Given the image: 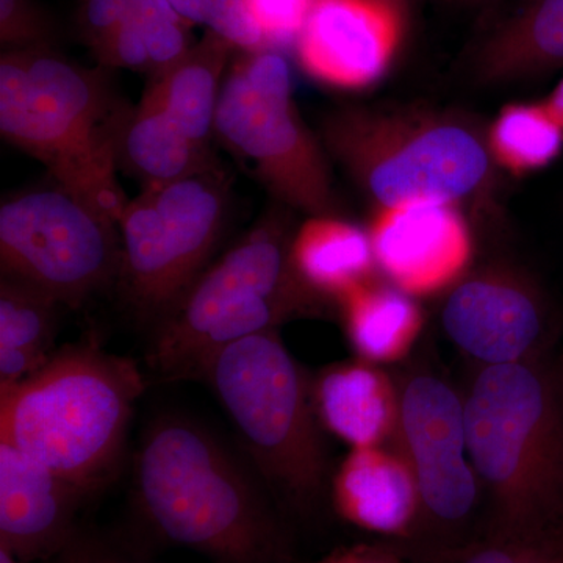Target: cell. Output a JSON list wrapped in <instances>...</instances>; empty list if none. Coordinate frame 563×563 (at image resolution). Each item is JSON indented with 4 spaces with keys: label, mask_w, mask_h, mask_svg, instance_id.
<instances>
[{
    "label": "cell",
    "mask_w": 563,
    "mask_h": 563,
    "mask_svg": "<svg viewBox=\"0 0 563 563\" xmlns=\"http://www.w3.org/2000/svg\"><path fill=\"white\" fill-rule=\"evenodd\" d=\"M102 68L139 70L151 76L150 52L144 43L143 31L132 21L124 20L91 51Z\"/></svg>",
    "instance_id": "83f0119b"
},
{
    "label": "cell",
    "mask_w": 563,
    "mask_h": 563,
    "mask_svg": "<svg viewBox=\"0 0 563 563\" xmlns=\"http://www.w3.org/2000/svg\"><path fill=\"white\" fill-rule=\"evenodd\" d=\"M398 5H401L404 10H409V3L412 2V0H395Z\"/></svg>",
    "instance_id": "60d3db41"
},
{
    "label": "cell",
    "mask_w": 563,
    "mask_h": 563,
    "mask_svg": "<svg viewBox=\"0 0 563 563\" xmlns=\"http://www.w3.org/2000/svg\"><path fill=\"white\" fill-rule=\"evenodd\" d=\"M0 563H18V559L5 548H0Z\"/></svg>",
    "instance_id": "f35d334b"
},
{
    "label": "cell",
    "mask_w": 563,
    "mask_h": 563,
    "mask_svg": "<svg viewBox=\"0 0 563 563\" xmlns=\"http://www.w3.org/2000/svg\"><path fill=\"white\" fill-rule=\"evenodd\" d=\"M133 106L106 68H85L54 47L5 49L0 57V135L111 220L128 199L118 151Z\"/></svg>",
    "instance_id": "3957f363"
},
{
    "label": "cell",
    "mask_w": 563,
    "mask_h": 563,
    "mask_svg": "<svg viewBox=\"0 0 563 563\" xmlns=\"http://www.w3.org/2000/svg\"><path fill=\"white\" fill-rule=\"evenodd\" d=\"M563 65V0H528L477 52L485 84L529 79Z\"/></svg>",
    "instance_id": "ffe728a7"
},
{
    "label": "cell",
    "mask_w": 563,
    "mask_h": 563,
    "mask_svg": "<svg viewBox=\"0 0 563 563\" xmlns=\"http://www.w3.org/2000/svg\"><path fill=\"white\" fill-rule=\"evenodd\" d=\"M465 401L474 472L490 498L493 532H563V387L550 355L479 366Z\"/></svg>",
    "instance_id": "6da1fadb"
},
{
    "label": "cell",
    "mask_w": 563,
    "mask_h": 563,
    "mask_svg": "<svg viewBox=\"0 0 563 563\" xmlns=\"http://www.w3.org/2000/svg\"><path fill=\"white\" fill-rule=\"evenodd\" d=\"M62 303L25 282L0 280V385L16 384L54 354Z\"/></svg>",
    "instance_id": "603a6c76"
},
{
    "label": "cell",
    "mask_w": 563,
    "mask_h": 563,
    "mask_svg": "<svg viewBox=\"0 0 563 563\" xmlns=\"http://www.w3.org/2000/svg\"><path fill=\"white\" fill-rule=\"evenodd\" d=\"M191 27L185 21H163L143 29L152 65L150 79H155L173 68L195 46Z\"/></svg>",
    "instance_id": "f1b7e54d"
},
{
    "label": "cell",
    "mask_w": 563,
    "mask_h": 563,
    "mask_svg": "<svg viewBox=\"0 0 563 563\" xmlns=\"http://www.w3.org/2000/svg\"><path fill=\"white\" fill-rule=\"evenodd\" d=\"M125 20L139 25L141 31L163 21H185L169 5L168 0H121ZM187 22V21H185Z\"/></svg>",
    "instance_id": "1f68e13d"
},
{
    "label": "cell",
    "mask_w": 563,
    "mask_h": 563,
    "mask_svg": "<svg viewBox=\"0 0 563 563\" xmlns=\"http://www.w3.org/2000/svg\"><path fill=\"white\" fill-rule=\"evenodd\" d=\"M442 328L479 366L509 365L548 355L554 314L532 277L493 266L455 282L444 299Z\"/></svg>",
    "instance_id": "7c38bea8"
},
{
    "label": "cell",
    "mask_w": 563,
    "mask_h": 563,
    "mask_svg": "<svg viewBox=\"0 0 563 563\" xmlns=\"http://www.w3.org/2000/svg\"><path fill=\"white\" fill-rule=\"evenodd\" d=\"M60 563H140L118 558V555L106 553V551L92 550V548L77 547L70 542L65 550Z\"/></svg>",
    "instance_id": "e575fe53"
},
{
    "label": "cell",
    "mask_w": 563,
    "mask_h": 563,
    "mask_svg": "<svg viewBox=\"0 0 563 563\" xmlns=\"http://www.w3.org/2000/svg\"><path fill=\"white\" fill-rule=\"evenodd\" d=\"M55 24L35 0H0V43L5 49L52 47Z\"/></svg>",
    "instance_id": "d4e9b609"
},
{
    "label": "cell",
    "mask_w": 563,
    "mask_h": 563,
    "mask_svg": "<svg viewBox=\"0 0 563 563\" xmlns=\"http://www.w3.org/2000/svg\"><path fill=\"white\" fill-rule=\"evenodd\" d=\"M531 540L492 533L490 539L463 551L454 563H523Z\"/></svg>",
    "instance_id": "4dcf8cb0"
},
{
    "label": "cell",
    "mask_w": 563,
    "mask_h": 563,
    "mask_svg": "<svg viewBox=\"0 0 563 563\" xmlns=\"http://www.w3.org/2000/svg\"><path fill=\"white\" fill-rule=\"evenodd\" d=\"M553 111L554 117L558 118L559 122L563 125V79L561 84L555 87V90L551 92L550 98L544 101Z\"/></svg>",
    "instance_id": "8d00e7d4"
},
{
    "label": "cell",
    "mask_w": 563,
    "mask_h": 563,
    "mask_svg": "<svg viewBox=\"0 0 563 563\" xmlns=\"http://www.w3.org/2000/svg\"><path fill=\"white\" fill-rule=\"evenodd\" d=\"M493 161L523 176L547 168L562 154L563 125L547 102L510 103L487 132Z\"/></svg>",
    "instance_id": "cb8c5ba5"
},
{
    "label": "cell",
    "mask_w": 563,
    "mask_h": 563,
    "mask_svg": "<svg viewBox=\"0 0 563 563\" xmlns=\"http://www.w3.org/2000/svg\"><path fill=\"white\" fill-rule=\"evenodd\" d=\"M555 365H558V372H559V376H561V383H562V387H563V350H562L561 354H559V357L555 358Z\"/></svg>",
    "instance_id": "ab89813d"
},
{
    "label": "cell",
    "mask_w": 563,
    "mask_h": 563,
    "mask_svg": "<svg viewBox=\"0 0 563 563\" xmlns=\"http://www.w3.org/2000/svg\"><path fill=\"white\" fill-rule=\"evenodd\" d=\"M135 501L162 539L218 563H280L269 504L207 429L180 415L147 424L135 457Z\"/></svg>",
    "instance_id": "7a4b0ae2"
},
{
    "label": "cell",
    "mask_w": 563,
    "mask_h": 563,
    "mask_svg": "<svg viewBox=\"0 0 563 563\" xmlns=\"http://www.w3.org/2000/svg\"><path fill=\"white\" fill-rule=\"evenodd\" d=\"M0 266L2 276L80 307L117 284L120 228L60 185L18 192L0 206Z\"/></svg>",
    "instance_id": "30bf717a"
},
{
    "label": "cell",
    "mask_w": 563,
    "mask_h": 563,
    "mask_svg": "<svg viewBox=\"0 0 563 563\" xmlns=\"http://www.w3.org/2000/svg\"><path fill=\"white\" fill-rule=\"evenodd\" d=\"M201 380L224 407L268 490L291 509H310L328 483V450L312 387L276 329L225 346Z\"/></svg>",
    "instance_id": "8992f818"
},
{
    "label": "cell",
    "mask_w": 563,
    "mask_h": 563,
    "mask_svg": "<svg viewBox=\"0 0 563 563\" xmlns=\"http://www.w3.org/2000/svg\"><path fill=\"white\" fill-rule=\"evenodd\" d=\"M236 47L213 31L203 33L173 68L147 81L181 132L210 147L214 114L225 74Z\"/></svg>",
    "instance_id": "44dd1931"
},
{
    "label": "cell",
    "mask_w": 563,
    "mask_h": 563,
    "mask_svg": "<svg viewBox=\"0 0 563 563\" xmlns=\"http://www.w3.org/2000/svg\"><path fill=\"white\" fill-rule=\"evenodd\" d=\"M320 141L377 209L457 203L476 195L492 173L487 136L443 111L344 107L322 118Z\"/></svg>",
    "instance_id": "52a82bcc"
},
{
    "label": "cell",
    "mask_w": 563,
    "mask_h": 563,
    "mask_svg": "<svg viewBox=\"0 0 563 563\" xmlns=\"http://www.w3.org/2000/svg\"><path fill=\"white\" fill-rule=\"evenodd\" d=\"M317 563H329V561H328V558H325V559H322V561L317 562Z\"/></svg>",
    "instance_id": "b9f144b4"
},
{
    "label": "cell",
    "mask_w": 563,
    "mask_h": 563,
    "mask_svg": "<svg viewBox=\"0 0 563 563\" xmlns=\"http://www.w3.org/2000/svg\"><path fill=\"white\" fill-rule=\"evenodd\" d=\"M313 0H244L269 49L295 44Z\"/></svg>",
    "instance_id": "484cf974"
},
{
    "label": "cell",
    "mask_w": 563,
    "mask_h": 563,
    "mask_svg": "<svg viewBox=\"0 0 563 563\" xmlns=\"http://www.w3.org/2000/svg\"><path fill=\"white\" fill-rule=\"evenodd\" d=\"M213 139L288 209L310 217L335 210L324 147L292 101L290 68L279 52H242L231 63Z\"/></svg>",
    "instance_id": "ba28073f"
},
{
    "label": "cell",
    "mask_w": 563,
    "mask_h": 563,
    "mask_svg": "<svg viewBox=\"0 0 563 563\" xmlns=\"http://www.w3.org/2000/svg\"><path fill=\"white\" fill-rule=\"evenodd\" d=\"M125 20L121 0H80L77 25L84 43L95 49Z\"/></svg>",
    "instance_id": "f546056e"
},
{
    "label": "cell",
    "mask_w": 563,
    "mask_h": 563,
    "mask_svg": "<svg viewBox=\"0 0 563 563\" xmlns=\"http://www.w3.org/2000/svg\"><path fill=\"white\" fill-rule=\"evenodd\" d=\"M290 265L310 291L335 299L374 279L377 269L368 232L332 214L303 222L291 240Z\"/></svg>",
    "instance_id": "d6986e66"
},
{
    "label": "cell",
    "mask_w": 563,
    "mask_h": 563,
    "mask_svg": "<svg viewBox=\"0 0 563 563\" xmlns=\"http://www.w3.org/2000/svg\"><path fill=\"white\" fill-rule=\"evenodd\" d=\"M444 2L453 3V5L457 7H468V9H473V7L487 5V3L496 2V0H444Z\"/></svg>",
    "instance_id": "74e56055"
},
{
    "label": "cell",
    "mask_w": 563,
    "mask_h": 563,
    "mask_svg": "<svg viewBox=\"0 0 563 563\" xmlns=\"http://www.w3.org/2000/svg\"><path fill=\"white\" fill-rule=\"evenodd\" d=\"M231 203L224 169L154 185L122 211L118 290L141 321L161 322L206 269Z\"/></svg>",
    "instance_id": "9c48e42d"
},
{
    "label": "cell",
    "mask_w": 563,
    "mask_h": 563,
    "mask_svg": "<svg viewBox=\"0 0 563 563\" xmlns=\"http://www.w3.org/2000/svg\"><path fill=\"white\" fill-rule=\"evenodd\" d=\"M280 211L262 217L157 322L147 352L155 376L201 379L207 363L229 344L317 312L322 298L292 272V239Z\"/></svg>",
    "instance_id": "5b68a950"
},
{
    "label": "cell",
    "mask_w": 563,
    "mask_h": 563,
    "mask_svg": "<svg viewBox=\"0 0 563 563\" xmlns=\"http://www.w3.org/2000/svg\"><path fill=\"white\" fill-rule=\"evenodd\" d=\"M332 496L344 520L383 536H409L421 518L412 468L384 444L352 448L333 477Z\"/></svg>",
    "instance_id": "2e32d148"
},
{
    "label": "cell",
    "mask_w": 563,
    "mask_h": 563,
    "mask_svg": "<svg viewBox=\"0 0 563 563\" xmlns=\"http://www.w3.org/2000/svg\"><path fill=\"white\" fill-rule=\"evenodd\" d=\"M395 439L417 481L421 517L443 528L465 523L481 484L470 459L463 396L437 373L410 374L399 384Z\"/></svg>",
    "instance_id": "8fae6325"
},
{
    "label": "cell",
    "mask_w": 563,
    "mask_h": 563,
    "mask_svg": "<svg viewBox=\"0 0 563 563\" xmlns=\"http://www.w3.org/2000/svg\"><path fill=\"white\" fill-rule=\"evenodd\" d=\"M523 563H563V532L532 539Z\"/></svg>",
    "instance_id": "d6a6232c"
},
{
    "label": "cell",
    "mask_w": 563,
    "mask_h": 563,
    "mask_svg": "<svg viewBox=\"0 0 563 563\" xmlns=\"http://www.w3.org/2000/svg\"><path fill=\"white\" fill-rule=\"evenodd\" d=\"M169 5L190 25H206V10L202 0H168Z\"/></svg>",
    "instance_id": "d590c367"
},
{
    "label": "cell",
    "mask_w": 563,
    "mask_h": 563,
    "mask_svg": "<svg viewBox=\"0 0 563 563\" xmlns=\"http://www.w3.org/2000/svg\"><path fill=\"white\" fill-rule=\"evenodd\" d=\"M406 13L395 0H313L295 43L299 66L324 87L365 90L395 60Z\"/></svg>",
    "instance_id": "4fadbf2b"
},
{
    "label": "cell",
    "mask_w": 563,
    "mask_h": 563,
    "mask_svg": "<svg viewBox=\"0 0 563 563\" xmlns=\"http://www.w3.org/2000/svg\"><path fill=\"white\" fill-rule=\"evenodd\" d=\"M118 168L146 188L221 172L222 166L211 147L201 146L181 132L155 92L146 87L122 131Z\"/></svg>",
    "instance_id": "ac0fdd59"
},
{
    "label": "cell",
    "mask_w": 563,
    "mask_h": 563,
    "mask_svg": "<svg viewBox=\"0 0 563 563\" xmlns=\"http://www.w3.org/2000/svg\"><path fill=\"white\" fill-rule=\"evenodd\" d=\"M87 495L13 444L0 440V548L18 561L62 553Z\"/></svg>",
    "instance_id": "9a60e30c"
},
{
    "label": "cell",
    "mask_w": 563,
    "mask_h": 563,
    "mask_svg": "<svg viewBox=\"0 0 563 563\" xmlns=\"http://www.w3.org/2000/svg\"><path fill=\"white\" fill-rule=\"evenodd\" d=\"M206 25L242 52L272 51L263 38L244 0H202Z\"/></svg>",
    "instance_id": "4316f807"
},
{
    "label": "cell",
    "mask_w": 563,
    "mask_h": 563,
    "mask_svg": "<svg viewBox=\"0 0 563 563\" xmlns=\"http://www.w3.org/2000/svg\"><path fill=\"white\" fill-rule=\"evenodd\" d=\"M329 563H399L393 555L376 548L357 547L351 550L333 553L328 558Z\"/></svg>",
    "instance_id": "836d02e7"
},
{
    "label": "cell",
    "mask_w": 563,
    "mask_h": 563,
    "mask_svg": "<svg viewBox=\"0 0 563 563\" xmlns=\"http://www.w3.org/2000/svg\"><path fill=\"white\" fill-rule=\"evenodd\" d=\"M312 398L322 429L352 448L380 446L395 439L399 384L379 365L358 358L329 366L314 380Z\"/></svg>",
    "instance_id": "e0dca14e"
},
{
    "label": "cell",
    "mask_w": 563,
    "mask_h": 563,
    "mask_svg": "<svg viewBox=\"0 0 563 563\" xmlns=\"http://www.w3.org/2000/svg\"><path fill=\"white\" fill-rule=\"evenodd\" d=\"M347 339L362 361H401L420 339L424 317L412 296L374 277L339 299Z\"/></svg>",
    "instance_id": "7402d4cb"
},
{
    "label": "cell",
    "mask_w": 563,
    "mask_h": 563,
    "mask_svg": "<svg viewBox=\"0 0 563 563\" xmlns=\"http://www.w3.org/2000/svg\"><path fill=\"white\" fill-rule=\"evenodd\" d=\"M143 390L131 358L92 343L66 344L38 372L0 385V440L90 493L120 461Z\"/></svg>",
    "instance_id": "277c9868"
},
{
    "label": "cell",
    "mask_w": 563,
    "mask_h": 563,
    "mask_svg": "<svg viewBox=\"0 0 563 563\" xmlns=\"http://www.w3.org/2000/svg\"><path fill=\"white\" fill-rule=\"evenodd\" d=\"M368 235L377 268L410 296L453 287L472 261V232L453 202L383 207L374 213Z\"/></svg>",
    "instance_id": "5bb4252c"
}]
</instances>
